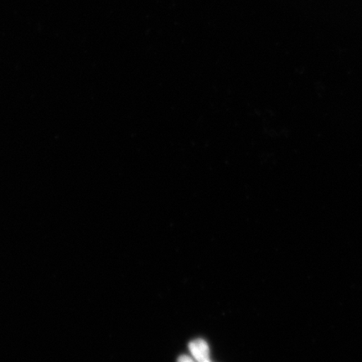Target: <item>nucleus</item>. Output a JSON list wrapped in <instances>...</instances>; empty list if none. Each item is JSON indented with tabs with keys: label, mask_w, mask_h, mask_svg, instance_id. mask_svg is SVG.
<instances>
[{
	"label": "nucleus",
	"mask_w": 362,
	"mask_h": 362,
	"mask_svg": "<svg viewBox=\"0 0 362 362\" xmlns=\"http://www.w3.org/2000/svg\"><path fill=\"white\" fill-rule=\"evenodd\" d=\"M200 362H212V361H211V357L208 356V357H206V358L203 359Z\"/></svg>",
	"instance_id": "nucleus-2"
},
{
	"label": "nucleus",
	"mask_w": 362,
	"mask_h": 362,
	"mask_svg": "<svg viewBox=\"0 0 362 362\" xmlns=\"http://www.w3.org/2000/svg\"><path fill=\"white\" fill-rule=\"evenodd\" d=\"M177 362H197V361H194L192 358V357H189V356L183 355V356H180L179 357Z\"/></svg>",
	"instance_id": "nucleus-1"
}]
</instances>
